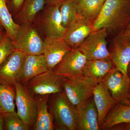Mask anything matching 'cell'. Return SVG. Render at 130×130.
Segmentation results:
<instances>
[{
    "label": "cell",
    "mask_w": 130,
    "mask_h": 130,
    "mask_svg": "<svg viewBox=\"0 0 130 130\" xmlns=\"http://www.w3.org/2000/svg\"><path fill=\"white\" fill-rule=\"evenodd\" d=\"M130 21V0H106L99 16L93 23V31L124 29Z\"/></svg>",
    "instance_id": "obj_1"
},
{
    "label": "cell",
    "mask_w": 130,
    "mask_h": 130,
    "mask_svg": "<svg viewBox=\"0 0 130 130\" xmlns=\"http://www.w3.org/2000/svg\"><path fill=\"white\" fill-rule=\"evenodd\" d=\"M14 50L11 41L6 34L0 43V66Z\"/></svg>",
    "instance_id": "obj_27"
},
{
    "label": "cell",
    "mask_w": 130,
    "mask_h": 130,
    "mask_svg": "<svg viewBox=\"0 0 130 130\" xmlns=\"http://www.w3.org/2000/svg\"><path fill=\"white\" fill-rule=\"evenodd\" d=\"M5 122V129L6 130H28L29 126L19 117L15 111L3 112Z\"/></svg>",
    "instance_id": "obj_26"
},
{
    "label": "cell",
    "mask_w": 130,
    "mask_h": 130,
    "mask_svg": "<svg viewBox=\"0 0 130 130\" xmlns=\"http://www.w3.org/2000/svg\"><path fill=\"white\" fill-rule=\"evenodd\" d=\"M114 67L110 59L87 60L83 71V76L99 82L102 81Z\"/></svg>",
    "instance_id": "obj_19"
},
{
    "label": "cell",
    "mask_w": 130,
    "mask_h": 130,
    "mask_svg": "<svg viewBox=\"0 0 130 130\" xmlns=\"http://www.w3.org/2000/svg\"><path fill=\"white\" fill-rule=\"evenodd\" d=\"M93 99L97 109L100 129L109 111L117 104L102 81L96 84L94 90Z\"/></svg>",
    "instance_id": "obj_15"
},
{
    "label": "cell",
    "mask_w": 130,
    "mask_h": 130,
    "mask_svg": "<svg viewBox=\"0 0 130 130\" xmlns=\"http://www.w3.org/2000/svg\"><path fill=\"white\" fill-rule=\"evenodd\" d=\"M48 104L53 118L55 129L77 130L76 106L70 102L64 90L50 95Z\"/></svg>",
    "instance_id": "obj_2"
},
{
    "label": "cell",
    "mask_w": 130,
    "mask_h": 130,
    "mask_svg": "<svg viewBox=\"0 0 130 130\" xmlns=\"http://www.w3.org/2000/svg\"><path fill=\"white\" fill-rule=\"evenodd\" d=\"M117 103L129 105L128 95L130 78L115 67L102 80Z\"/></svg>",
    "instance_id": "obj_9"
},
{
    "label": "cell",
    "mask_w": 130,
    "mask_h": 130,
    "mask_svg": "<svg viewBox=\"0 0 130 130\" xmlns=\"http://www.w3.org/2000/svg\"><path fill=\"white\" fill-rule=\"evenodd\" d=\"M110 59L119 71L127 75L130 62V35H126L124 29L120 31L113 40L110 50Z\"/></svg>",
    "instance_id": "obj_10"
},
{
    "label": "cell",
    "mask_w": 130,
    "mask_h": 130,
    "mask_svg": "<svg viewBox=\"0 0 130 130\" xmlns=\"http://www.w3.org/2000/svg\"><path fill=\"white\" fill-rule=\"evenodd\" d=\"M126 35H130V21L124 29Z\"/></svg>",
    "instance_id": "obj_33"
},
{
    "label": "cell",
    "mask_w": 130,
    "mask_h": 130,
    "mask_svg": "<svg viewBox=\"0 0 130 130\" xmlns=\"http://www.w3.org/2000/svg\"><path fill=\"white\" fill-rule=\"evenodd\" d=\"M6 34L5 28L0 23V43L2 41Z\"/></svg>",
    "instance_id": "obj_31"
},
{
    "label": "cell",
    "mask_w": 130,
    "mask_h": 130,
    "mask_svg": "<svg viewBox=\"0 0 130 130\" xmlns=\"http://www.w3.org/2000/svg\"><path fill=\"white\" fill-rule=\"evenodd\" d=\"M5 129V122L4 118L3 116L0 118V130Z\"/></svg>",
    "instance_id": "obj_32"
},
{
    "label": "cell",
    "mask_w": 130,
    "mask_h": 130,
    "mask_svg": "<svg viewBox=\"0 0 130 130\" xmlns=\"http://www.w3.org/2000/svg\"><path fill=\"white\" fill-rule=\"evenodd\" d=\"M25 0H7V3L9 12L13 17L18 13Z\"/></svg>",
    "instance_id": "obj_28"
},
{
    "label": "cell",
    "mask_w": 130,
    "mask_h": 130,
    "mask_svg": "<svg viewBox=\"0 0 130 130\" xmlns=\"http://www.w3.org/2000/svg\"><path fill=\"white\" fill-rule=\"evenodd\" d=\"M13 84L16 90L15 101L17 113L31 129L35 125L37 116V107L36 100L25 85L16 81Z\"/></svg>",
    "instance_id": "obj_7"
},
{
    "label": "cell",
    "mask_w": 130,
    "mask_h": 130,
    "mask_svg": "<svg viewBox=\"0 0 130 130\" xmlns=\"http://www.w3.org/2000/svg\"><path fill=\"white\" fill-rule=\"evenodd\" d=\"M48 70L46 62L42 54L28 55L24 60L16 81L25 85L32 78Z\"/></svg>",
    "instance_id": "obj_16"
},
{
    "label": "cell",
    "mask_w": 130,
    "mask_h": 130,
    "mask_svg": "<svg viewBox=\"0 0 130 130\" xmlns=\"http://www.w3.org/2000/svg\"><path fill=\"white\" fill-rule=\"evenodd\" d=\"M130 123V105L117 103L108 114L100 130H110L114 126Z\"/></svg>",
    "instance_id": "obj_21"
},
{
    "label": "cell",
    "mask_w": 130,
    "mask_h": 130,
    "mask_svg": "<svg viewBox=\"0 0 130 130\" xmlns=\"http://www.w3.org/2000/svg\"><path fill=\"white\" fill-rule=\"evenodd\" d=\"M63 77L48 70L31 78L25 85L33 96L51 95L63 90Z\"/></svg>",
    "instance_id": "obj_8"
},
{
    "label": "cell",
    "mask_w": 130,
    "mask_h": 130,
    "mask_svg": "<svg viewBox=\"0 0 130 130\" xmlns=\"http://www.w3.org/2000/svg\"><path fill=\"white\" fill-rule=\"evenodd\" d=\"M106 0H76L78 14L94 22L99 16Z\"/></svg>",
    "instance_id": "obj_22"
},
{
    "label": "cell",
    "mask_w": 130,
    "mask_h": 130,
    "mask_svg": "<svg viewBox=\"0 0 130 130\" xmlns=\"http://www.w3.org/2000/svg\"><path fill=\"white\" fill-rule=\"evenodd\" d=\"M60 7L46 4L32 23L43 39L50 37L61 38L64 35L66 29L62 25Z\"/></svg>",
    "instance_id": "obj_3"
},
{
    "label": "cell",
    "mask_w": 130,
    "mask_h": 130,
    "mask_svg": "<svg viewBox=\"0 0 130 130\" xmlns=\"http://www.w3.org/2000/svg\"><path fill=\"white\" fill-rule=\"evenodd\" d=\"M76 107L77 130H100L93 97Z\"/></svg>",
    "instance_id": "obj_14"
},
{
    "label": "cell",
    "mask_w": 130,
    "mask_h": 130,
    "mask_svg": "<svg viewBox=\"0 0 130 130\" xmlns=\"http://www.w3.org/2000/svg\"><path fill=\"white\" fill-rule=\"evenodd\" d=\"M98 83L93 78L84 76L63 78V90L68 100L75 106L93 97L94 89Z\"/></svg>",
    "instance_id": "obj_4"
},
{
    "label": "cell",
    "mask_w": 130,
    "mask_h": 130,
    "mask_svg": "<svg viewBox=\"0 0 130 130\" xmlns=\"http://www.w3.org/2000/svg\"><path fill=\"white\" fill-rule=\"evenodd\" d=\"M67 0H45L46 5H60Z\"/></svg>",
    "instance_id": "obj_30"
},
{
    "label": "cell",
    "mask_w": 130,
    "mask_h": 130,
    "mask_svg": "<svg viewBox=\"0 0 130 130\" xmlns=\"http://www.w3.org/2000/svg\"><path fill=\"white\" fill-rule=\"evenodd\" d=\"M128 101H129V104L130 105V81L129 85V95H128Z\"/></svg>",
    "instance_id": "obj_35"
},
{
    "label": "cell",
    "mask_w": 130,
    "mask_h": 130,
    "mask_svg": "<svg viewBox=\"0 0 130 130\" xmlns=\"http://www.w3.org/2000/svg\"><path fill=\"white\" fill-rule=\"evenodd\" d=\"M61 18L63 26L66 29L78 15L76 0H67L60 7Z\"/></svg>",
    "instance_id": "obj_25"
},
{
    "label": "cell",
    "mask_w": 130,
    "mask_h": 130,
    "mask_svg": "<svg viewBox=\"0 0 130 130\" xmlns=\"http://www.w3.org/2000/svg\"><path fill=\"white\" fill-rule=\"evenodd\" d=\"M11 42L15 50L27 55L42 54L43 39L32 23L20 24L16 37Z\"/></svg>",
    "instance_id": "obj_5"
},
{
    "label": "cell",
    "mask_w": 130,
    "mask_h": 130,
    "mask_svg": "<svg viewBox=\"0 0 130 130\" xmlns=\"http://www.w3.org/2000/svg\"><path fill=\"white\" fill-rule=\"evenodd\" d=\"M72 49L59 38H45L43 39L42 55L49 70H53L68 53Z\"/></svg>",
    "instance_id": "obj_13"
},
{
    "label": "cell",
    "mask_w": 130,
    "mask_h": 130,
    "mask_svg": "<svg viewBox=\"0 0 130 130\" xmlns=\"http://www.w3.org/2000/svg\"><path fill=\"white\" fill-rule=\"evenodd\" d=\"M15 97L13 84L0 79V107L3 112L15 111Z\"/></svg>",
    "instance_id": "obj_23"
},
{
    "label": "cell",
    "mask_w": 130,
    "mask_h": 130,
    "mask_svg": "<svg viewBox=\"0 0 130 130\" xmlns=\"http://www.w3.org/2000/svg\"><path fill=\"white\" fill-rule=\"evenodd\" d=\"M26 55L15 50L0 66V79L13 84L17 80Z\"/></svg>",
    "instance_id": "obj_17"
},
{
    "label": "cell",
    "mask_w": 130,
    "mask_h": 130,
    "mask_svg": "<svg viewBox=\"0 0 130 130\" xmlns=\"http://www.w3.org/2000/svg\"><path fill=\"white\" fill-rule=\"evenodd\" d=\"M127 75L130 78V62L128 65V69H127Z\"/></svg>",
    "instance_id": "obj_34"
},
{
    "label": "cell",
    "mask_w": 130,
    "mask_h": 130,
    "mask_svg": "<svg viewBox=\"0 0 130 130\" xmlns=\"http://www.w3.org/2000/svg\"><path fill=\"white\" fill-rule=\"evenodd\" d=\"M87 59L78 48L68 53L53 70L56 75L63 77L83 76V71Z\"/></svg>",
    "instance_id": "obj_12"
},
{
    "label": "cell",
    "mask_w": 130,
    "mask_h": 130,
    "mask_svg": "<svg viewBox=\"0 0 130 130\" xmlns=\"http://www.w3.org/2000/svg\"><path fill=\"white\" fill-rule=\"evenodd\" d=\"M45 5V0H25L18 13L13 17V19L19 25L32 23Z\"/></svg>",
    "instance_id": "obj_20"
},
{
    "label": "cell",
    "mask_w": 130,
    "mask_h": 130,
    "mask_svg": "<svg viewBox=\"0 0 130 130\" xmlns=\"http://www.w3.org/2000/svg\"><path fill=\"white\" fill-rule=\"evenodd\" d=\"M3 116V112L1 108L0 107V118L2 117Z\"/></svg>",
    "instance_id": "obj_36"
},
{
    "label": "cell",
    "mask_w": 130,
    "mask_h": 130,
    "mask_svg": "<svg viewBox=\"0 0 130 130\" xmlns=\"http://www.w3.org/2000/svg\"><path fill=\"white\" fill-rule=\"evenodd\" d=\"M110 130H130V123H123L114 126Z\"/></svg>",
    "instance_id": "obj_29"
},
{
    "label": "cell",
    "mask_w": 130,
    "mask_h": 130,
    "mask_svg": "<svg viewBox=\"0 0 130 130\" xmlns=\"http://www.w3.org/2000/svg\"><path fill=\"white\" fill-rule=\"evenodd\" d=\"M7 0H0V23L5 28L7 36L11 41L14 40L19 28L14 21L8 8Z\"/></svg>",
    "instance_id": "obj_24"
},
{
    "label": "cell",
    "mask_w": 130,
    "mask_h": 130,
    "mask_svg": "<svg viewBox=\"0 0 130 130\" xmlns=\"http://www.w3.org/2000/svg\"><path fill=\"white\" fill-rule=\"evenodd\" d=\"M93 31V23L78 14L66 29L61 39L72 49L78 48L85 40Z\"/></svg>",
    "instance_id": "obj_11"
},
{
    "label": "cell",
    "mask_w": 130,
    "mask_h": 130,
    "mask_svg": "<svg viewBox=\"0 0 130 130\" xmlns=\"http://www.w3.org/2000/svg\"><path fill=\"white\" fill-rule=\"evenodd\" d=\"M107 30L102 28L89 35L78 48L88 60L110 59L107 47Z\"/></svg>",
    "instance_id": "obj_6"
},
{
    "label": "cell",
    "mask_w": 130,
    "mask_h": 130,
    "mask_svg": "<svg viewBox=\"0 0 130 130\" xmlns=\"http://www.w3.org/2000/svg\"><path fill=\"white\" fill-rule=\"evenodd\" d=\"M50 95L34 96L37 107V116L34 130L55 129L53 118L49 111L48 102Z\"/></svg>",
    "instance_id": "obj_18"
}]
</instances>
